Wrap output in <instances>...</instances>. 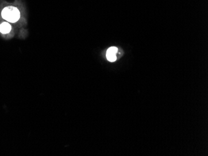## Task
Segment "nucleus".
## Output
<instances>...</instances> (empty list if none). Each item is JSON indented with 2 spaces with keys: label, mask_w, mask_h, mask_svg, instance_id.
Here are the masks:
<instances>
[{
  "label": "nucleus",
  "mask_w": 208,
  "mask_h": 156,
  "mask_svg": "<svg viewBox=\"0 0 208 156\" xmlns=\"http://www.w3.org/2000/svg\"><path fill=\"white\" fill-rule=\"evenodd\" d=\"M1 15L5 20L11 23H15L20 18V13L16 7L10 6L3 9Z\"/></svg>",
  "instance_id": "obj_1"
},
{
  "label": "nucleus",
  "mask_w": 208,
  "mask_h": 156,
  "mask_svg": "<svg viewBox=\"0 0 208 156\" xmlns=\"http://www.w3.org/2000/svg\"><path fill=\"white\" fill-rule=\"evenodd\" d=\"M117 48L115 47H112L107 51V58L110 62H115L116 61V54L117 52Z\"/></svg>",
  "instance_id": "obj_2"
},
{
  "label": "nucleus",
  "mask_w": 208,
  "mask_h": 156,
  "mask_svg": "<svg viewBox=\"0 0 208 156\" xmlns=\"http://www.w3.org/2000/svg\"><path fill=\"white\" fill-rule=\"evenodd\" d=\"M11 27L8 23H3L0 25V32L3 34H7L10 32Z\"/></svg>",
  "instance_id": "obj_3"
}]
</instances>
